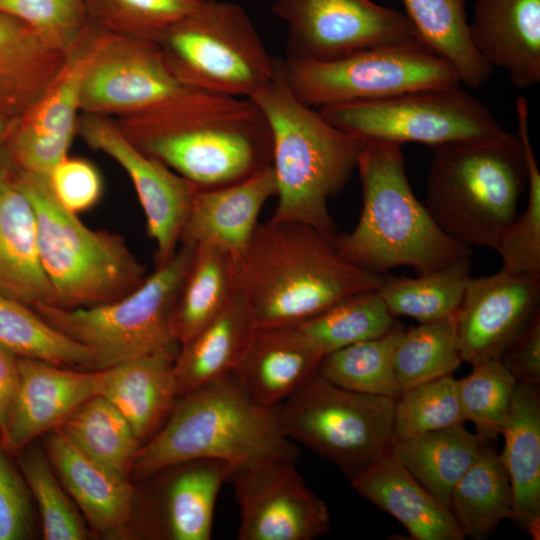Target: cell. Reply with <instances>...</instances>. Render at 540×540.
<instances>
[{"instance_id": "cell-51", "label": "cell", "mask_w": 540, "mask_h": 540, "mask_svg": "<svg viewBox=\"0 0 540 540\" xmlns=\"http://www.w3.org/2000/svg\"><path fill=\"white\" fill-rule=\"evenodd\" d=\"M15 119L0 117V181L11 177L16 169L8 148V139Z\"/></svg>"}, {"instance_id": "cell-22", "label": "cell", "mask_w": 540, "mask_h": 540, "mask_svg": "<svg viewBox=\"0 0 540 540\" xmlns=\"http://www.w3.org/2000/svg\"><path fill=\"white\" fill-rule=\"evenodd\" d=\"M469 36L492 68L519 89L540 81V0H475Z\"/></svg>"}, {"instance_id": "cell-25", "label": "cell", "mask_w": 540, "mask_h": 540, "mask_svg": "<svg viewBox=\"0 0 540 540\" xmlns=\"http://www.w3.org/2000/svg\"><path fill=\"white\" fill-rule=\"evenodd\" d=\"M350 482L362 497L397 519L412 539H465L450 508L427 491L391 451Z\"/></svg>"}, {"instance_id": "cell-33", "label": "cell", "mask_w": 540, "mask_h": 540, "mask_svg": "<svg viewBox=\"0 0 540 540\" xmlns=\"http://www.w3.org/2000/svg\"><path fill=\"white\" fill-rule=\"evenodd\" d=\"M484 443L460 424L394 441L390 451L427 491L449 507L454 486Z\"/></svg>"}, {"instance_id": "cell-18", "label": "cell", "mask_w": 540, "mask_h": 540, "mask_svg": "<svg viewBox=\"0 0 540 540\" xmlns=\"http://www.w3.org/2000/svg\"><path fill=\"white\" fill-rule=\"evenodd\" d=\"M93 33L92 24L87 37L66 56L62 68L43 95L15 119L8 144L19 170L49 176L68 156L76 135L81 83Z\"/></svg>"}, {"instance_id": "cell-49", "label": "cell", "mask_w": 540, "mask_h": 540, "mask_svg": "<svg viewBox=\"0 0 540 540\" xmlns=\"http://www.w3.org/2000/svg\"><path fill=\"white\" fill-rule=\"evenodd\" d=\"M517 383H540V312L498 358Z\"/></svg>"}, {"instance_id": "cell-42", "label": "cell", "mask_w": 540, "mask_h": 540, "mask_svg": "<svg viewBox=\"0 0 540 540\" xmlns=\"http://www.w3.org/2000/svg\"><path fill=\"white\" fill-rule=\"evenodd\" d=\"M472 368L457 380L458 399L465 421L473 422L476 434L488 443L502 435L517 381L499 359Z\"/></svg>"}, {"instance_id": "cell-14", "label": "cell", "mask_w": 540, "mask_h": 540, "mask_svg": "<svg viewBox=\"0 0 540 540\" xmlns=\"http://www.w3.org/2000/svg\"><path fill=\"white\" fill-rule=\"evenodd\" d=\"M271 11L288 26L286 59L325 61L417 40L403 13L373 0H276Z\"/></svg>"}, {"instance_id": "cell-30", "label": "cell", "mask_w": 540, "mask_h": 540, "mask_svg": "<svg viewBox=\"0 0 540 540\" xmlns=\"http://www.w3.org/2000/svg\"><path fill=\"white\" fill-rule=\"evenodd\" d=\"M239 291L238 257L210 244L195 245L170 315L179 344L215 319Z\"/></svg>"}, {"instance_id": "cell-12", "label": "cell", "mask_w": 540, "mask_h": 540, "mask_svg": "<svg viewBox=\"0 0 540 540\" xmlns=\"http://www.w3.org/2000/svg\"><path fill=\"white\" fill-rule=\"evenodd\" d=\"M318 110L329 123L344 131L399 145L415 142L432 148L505 131L488 107L460 84Z\"/></svg>"}, {"instance_id": "cell-9", "label": "cell", "mask_w": 540, "mask_h": 540, "mask_svg": "<svg viewBox=\"0 0 540 540\" xmlns=\"http://www.w3.org/2000/svg\"><path fill=\"white\" fill-rule=\"evenodd\" d=\"M143 283L123 298L101 305L64 309L39 303L31 308L51 326L90 349L93 371L159 351H178L170 315L195 245L181 243Z\"/></svg>"}, {"instance_id": "cell-8", "label": "cell", "mask_w": 540, "mask_h": 540, "mask_svg": "<svg viewBox=\"0 0 540 540\" xmlns=\"http://www.w3.org/2000/svg\"><path fill=\"white\" fill-rule=\"evenodd\" d=\"M155 42L180 83L208 93L249 98L276 68V58L235 2L205 0Z\"/></svg>"}, {"instance_id": "cell-32", "label": "cell", "mask_w": 540, "mask_h": 540, "mask_svg": "<svg viewBox=\"0 0 540 540\" xmlns=\"http://www.w3.org/2000/svg\"><path fill=\"white\" fill-rule=\"evenodd\" d=\"M470 0H402L417 40L447 61L460 83L479 88L492 66L477 52L469 36L466 7Z\"/></svg>"}, {"instance_id": "cell-29", "label": "cell", "mask_w": 540, "mask_h": 540, "mask_svg": "<svg viewBox=\"0 0 540 540\" xmlns=\"http://www.w3.org/2000/svg\"><path fill=\"white\" fill-rule=\"evenodd\" d=\"M65 59L27 24L0 12V117L23 115L43 95Z\"/></svg>"}, {"instance_id": "cell-24", "label": "cell", "mask_w": 540, "mask_h": 540, "mask_svg": "<svg viewBox=\"0 0 540 540\" xmlns=\"http://www.w3.org/2000/svg\"><path fill=\"white\" fill-rule=\"evenodd\" d=\"M177 353L154 352L96 370L99 395L123 414L141 442L161 428L178 399L174 375Z\"/></svg>"}, {"instance_id": "cell-45", "label": "cell", "mask_w": 540, "mask_h": 540, "mask_svg": "<svg viewBox=\"0 0 540 540\" xmlns=\"http://www.w3.org/2000/svg\"><path fill=\"white\" fill-rule=\"evenodd\" d=\"M0 12L27 24L48 46L65 56L92 28L86 0H0Z\"/></svg>"}, {"instance_id": "cell-10", "label": "cell", "mask_w": 540, "mask_h": 540, "mask_svg": "<svg viewBox=\"0 0 540 540\" xmlns=\"http://www.w3.org/2000/svg\"><path fill=\"white\" fill-rule=\"evenodd\" d=\"M395 400L351 391L318 373L277 405L284 434L351 481L390 451Z\"/></svg>"}, {"instance_id": "cell-19", "label": "cell", "mask_w": 540, "mask_h": 540, "mask_svg": "<svg viewBox=\"0 0 540 540\" xmlns=\"http://www.w3.org/2000/svg\"><path fill=\"white\" fill-rule=\"evenodd\" d=\"M18 384L10 408L4 449L20 452L37 436L58 427L79 405L99 395L97 371L18 357Z\"/></svg>"}, {"instance_id": "cell-5", "label": "cell", "mask_w": 540, "mask_h": 540, "mask_svg": "<svg viewBox=\"0 0 540 540\" xmlns=\"http://www.w3.org/2000/svg\"><path fill=\"white\" fill-rule=\"evenodd\" d=\"M277 406L252 401L230 373L179 397L164 424L141 445L132 472L144 479L166 467L197 460L234 468L272 459L294 460Z\"/></svg>"}, {"instance_id": "cell-6", "label": "cell", "mask_w": 540, "mask_h": 540, "mask_svg": "<svg viewBox=\"0 0 540 540\" xmlns=\"http://www.w3.org/2000/svg\"><path fill=\"white\" fill-rule=\"evenodd\" d=\"M432 152L428 212L455 241L496 250L527 185L517 133L446 143Z\"/></svg>"}, {"instance_id": "cell-48", "label": "cell", "mask_w": 540, "mask_h": 540, "mask_svg": "<svg viewBox=\"0 0 540 540\" xmlns=\"http://www.w3.org/2000/svg\"><path fill=\"white\" fill-rule=\"evenodd\" d=\"M29 492L0 443V540H22L30 536Z\"/></svg>"}, {"instance_id": "cell-13", "label": "cell", "mask_w": 540, "mask_h": 540, "mask_svg": "<svg viewBox=\"0 0 540 540\" xmlns=\"http://www.w3.org/2000/svg\"><path fill=\"white\" fill-rule=\"evenodd\" d=\"M191 89L176 79L155 41L94 25L80 113L121 118L155 109Z\"/></svg>"}, {"instance_id": "cell-20", "label": "cell", "mask_w": 540, "mask_h": 540, "mask_svg": "<svg viewBox=\"0 0 540 540\" xmlns=\"http://www.w3.org/2000/svg\"><path fill=\"white\" fill-rule=\"evenodd\" d=\"M324 356L298 327L253 328L233 374L252 401L275 407L318 373Z\"/></svg>"}, {"instance_id": "cell-26", "label": "cell", "mask_w": 540, "mask_h": 540, "mask_svg": "<svg viewBox=\"0 0 540 540\" xmlns=\"http://www.w3.org/2000/svg\"><path fill=\"white\" fill-rule=\"evenodd\" d=\"M166 468L153 530L172 540H209L218 493L234 467L221 460L197 459Z\"/></svg>"}, {"instance_id": "cell-23", "label": "cell", "mask_w": 540, "mask_h": 540, "mask_svg": "<svg viewBox=\"0 0 540 540\" xmlns=\"http://www.w3.org/2000/svg\"><path fill=\"white\" fill-rule=\"evenodd\" d=\"M276 190L272 166L235 184L198 189L180 244H210L239 257L259 224L260 211Z\"/></svg>"}, {"instance_id": "cell-38", "label": "cell", "mask_w": 540, "mask_h": 540, "mask_svg": "<svg viewBox=\"0 0 540 540\" xmlns=\"http://www.w3.org/2000/svg\"><path fill=\"white\" fill-rule=\"evenodd\" d=\"M404 327L397 322L387 334L337 349L324 356L318 375L339 387L398 399L393 356Z\"/></svg>"}, {"instance_id": "cell-34", "label": "cell", "mask_w": 540, "mask_h": 540, "mask_svg": "<svg viewBox=\"0 0 540 540\" xmlns=\"http://www.w3.org/2000/svg\"><path fill=\"white\" fill-rule=\"evenodd\" d=\"M484 443L454 486L449 508L464 537H489L505 519L513 518V493L501 454Z\"/></svg>"}, {"instance_id": "cell-11", "label": "cell", "mask_w": 540, "mask_h": 540, "mask_svg": "<svg viewBox=\"0 0 540 540\" xmlns=\"http://www.w3.org/2000/svg\"><path fill=\"white\" fill-rule=\"evenodd\" d=\"M293 94L313 108L459 85L455 69L418 40L364 48L325 61L283 59Z\"/></svg>"}, {"instance_id": "cell-28", "label": "cell", "mask_w": 540, "mask_h": 540, "mask_svg": "<svg viewBox=\"0 0 540 540\" xmlns=\"http://www.w3.org/2000/svg\"><path fill=\"white\" fill-rule=\"evenodd\" d=\"M501 454L513 493V518L534 538L540 523V393L517 383L502 432Z\"/></svg>"}, {"instance_id": "cell-4", "label": "cell", "mask_w": 540, "mask_h": 540, "mask_svg": "<svg viewBox=\"0 0 540 540\" xmlns=\"http://www.w3.org/2000/svg\"><path fill=\"white\" fill-rule=\"evenodd\" d=\"M363 206L351 233H336L340 254L381 274L411 266L418 275L472 256V248L448 236L414 195L401 145L362 138L357 166Z\"/></svg>"}, {"instance_id": "cell-2", "label": "cell", "mask_w": 540, "mask_h": 540, "mask_svg": "<svg viewBox=\"0 0 540 540\" xmlns=\"http://www.w3.org/2000/svg\"><path fill=\"white\" fill-rule=\"evenodd\" d=\"M335 234L293 221L257 225L238 257L239 292L253 328L297 327L353 294L380 287L384 275L345 259Z\"/></svg>"}, {"instance_id": "cell-27", "label": "cell", "mask_w": 540, "mask_h": 540, "mask_svg": "<svg viewBox=\"0 0 540 540\" xmlns=\"http://www.w3.org/2000/svg\"><path fill=\"white\" fill-rule=\"evenodd\" d=\"M13 175L0 181V293L29 307L54 305L39 255L34 209Z\"/></svg>"}, {"instance_id": "cell-17", "label": "cell", "mask_w": 540, "mask_h": 540, "mask_svg": "<svg viewBox=\"0 0 540 540\" xmlns=\"http://www.w3.org/2000/svg\"><path fill=\"white\" fill-rule=\"evenodd\" d=\"M540 276L495 274L470 277L456 312L462 360L475 365L498 359L540 312Z\"/></svg>"}, {"instance_id": "cell-37", "label": "cell", "mask_w": 540, "mask_h": 540, "mask_svg": "<svg viewBox=\"0 0 540 540\" xmlns=\"http://www.w3.org/2000/svg\"><path fill=\"white\" fill-rule=\"evenodd\" d=\"M0 346L17 357L93 371L89 348L51 326L28 305L1 293Z\"/></svg>"}, {"instance_id": "cell-21", "label": "cell", "mask_w": 540, "mask_h": 540, "mask_svg": "<svg viewBox=\"0 0 540 540\" xmlns=\"http://www.w3.org/2000/svg\"><path fill=\"white\" fill-rule=\"evenodd\" d=\"M46 450L94 534L106 539L130 537L135 522V489L129 480L90 460L58 427L47 435Z\"/></svg>"}, {"instance_id": "cell-31", "label": "cell", "mask_w": 540, "mask_h": 540, "mask_svg": "<svg viewBox=\"0 0 540 540\" xmlns=\"http://www.w3.org/2000/svg\"><path fill=\"white\" fill-rule=\"evenodd\" d=\"M253 327L240 292L209 324L180 344L174 361L178 398L234 372Z\"/></svg>"}, {"instance_id": "cell-47", "label": "cell", "mask_w": 540, "mask_h": 540, "mask_svg": "<svg viewBox=\"0 0 540 540\" xmlns=\"http://www.w3.org/2000/svg\"><path fill=\"white\" fill-rule=\"evenodd\" d=\"M47 179L58 202L75 214L92 208L102 196L101 175L93 163L83 158L65 157Z\"/></svg>"}, {"instance_id": "cell-35", "label": "cell", "mask_w": 540, "mask_h": 540, "mask_svg": "<svg viewBox=\"0 0 540 540\" xmlns=\"http://www.w3.org/2000/svg\"><path fill=\"white\" fill-rule=\"evenodd\" d=\"M81 453L110 473L128 479L142 442L123 414L96 395L79 405L58 426Z\"/></svg>"}, {"instance_id": "cell-46", "label": "cell", "mask_w": 540, "mask_h": 540, "mask_svg": "<svg viewBox=\"0 0 540 540\" xmlns=\"http://www.w3.org/2000/svg\"><path fill=\"white\" fill-rule=\"evenodd\" d=\"M20 467L38 504L43 538L86 540L92 533L61 488L49 461L36 449H22Z\"/></svg>"}, {"instance_id": "cell-7", "label": "cell", "mask_w": 540, "mask_h": 540, "mask_svg": "<svg viewBox=\"0 0 540 540\" xmlns=\"http://www.w3.org/2000/svg\"><path fill=\"white\" fill-rule=\"evenodd\" d=\"M13 178L34 209L39 255L54 306L110 303L143 283L145 267L122 236L83 224L58 202L47 177L16 170Z\"/></svg>"}, {"instance_id": "cell-40", "label": "cell", "mask_w": 540, "mask_h": 540, "mask_svg": "<svg viewBox=\"0 0 540 540\" xmlns=\"http://www.w3.org/2000/svg\"><path fill=\"white\" fill-rule=\"evenodd\" d=\"M397 321L378 289L353 294L297 326L326 355L387 334Z\"/></svg>"}, {"instance_id": "cell-3", "label": "cell", "mask_w": 540, "mask_h": 540, "mask_svg": "<svg viewBox=\"0 0 540 540\" xmlns=\"http://www.w3.org/2000/svg\"><path fill=\"white\" fill-rule=\"evenodd\" d=\"M248 99L263 113L271 132L277 206L270 220L337 233L328 200L356 169L362 138L302 103L288 85L282 58H276L272 79Z\"/></svg>"}, {"instance_id": "cell-1", "label": "cell", "mask_w": 540, "mask_h": 540, "mask_svg": "<svg viewBox=\"0 0 540 540\" xmlns=\"http://www.w3.org/2000/svg\"><path fill=\"white\" fill-rule=\"evenodd\" d=\"M116 121L136 147L198 189L235 184L272 166L268 123L248 98L191 89Z\"/></svg>"}, {"instance_id": "cell-44", "label": "cell", "mask_w": 540, "mask_h": 540, "mask_svg": "<svg viewBox=\"0 0 540 540\" xmlns=\"http://www.w3.org/2000/svg\"><path fill=\"white\" fill-rule=\"evenodd\" d=\"M452 375L437 378L406 391L395 400L394 441L464 424Z\"/></svg>"}, {"instance_id": "cell-41", "label": "cell", "mask_w": 540, "mask_h": 540, "mask_svg": "<svg viewBox=\"0 0 540 540\" xmlns=\"http://www.w3.org/2000/svg\"><path fill=\"white\" fill-rule=\"evenodd\" d=\"M517 135L521 142L527 172L528 201L523 213L506 230L495 251L502 269L513 274L540 276V171L531 145L528 102L518 96L515 102Z\"/></svg>"}, {"instance_id": "cell-15", "label": "cell", "mask_w": 540, "mask_h": 540, "mask_svg": "<svg viewBox=\"0 0 540 540\" xmlns=\"http://www.w3.org/2000/svg\"><path fill=\"white\" fill-rule=\"evenodd\" d=\"M229 481L240 506L239 540H313L328 533L327 505L305 484L294 460L236 467Z\"/></svg>"}, {"instance_id": "cell-16", "label": "cell", "mask_w": 540, "mask_h": 540, "mask_svg": "<svg viewBox=\"0 0 540 540\" xmlns=\"http://www.w3.org/2000/svg\"><path fill=\"white\" fill-rule=\"evenodd\" d=\"M76 135L116 161L130 177L155 242V267L177 251L198 188L136 147L111 117L81 113Z\"/></svg>"}, {"instance_id": "cell-39", "label": "cell", "mask_w": 540, "mask_h": 540, "mask_svg": "<svg viewBox=\"0 0 540 540\" xmlns=\"http://www.w3.org/2000/svg\"><path fill=\"white\" fill-rule=\"evenodd\" d=\"M456 313L403 330L394 350L393 367L401 392L452 375L462 362Z\"/></svg>"}, {"instance_id": "cell-50", "label": "cell", "mask_w": 540, "mask_h": 540, "mask_svg": "<svg viewBox=\"0 0 540 540\" xmlns=\"http://www.w3.org/2000/svg\"><path fill=\"white\" fill-rule=\"evenodd\" d=\"M18 357L0 346V441L4 438L18 384Z\"/></svg>"}, {"instance_id": "cell-43", "label": "cell", "mask_w": 540, "mask_h": 540, "mask_svg": "<svg viewBox=\"0 0 540 540\" xmlns=\"http://www.w3.org/2000/svg\"><path fill=\"white\" fill-rule=\"evenodd\" d=\"M205 0H86L91 22L124 36L155 41Z\"/></svg>"}, {"instance_id": "cell-36", "label": "cell", "mask_w": 540, "mask_h": 540, "mask_svg": "<svg viewBox=\"0 0 540 540\" xmlns=\"http://www.w3.org/2000/svg\"><path fill=\"white\" fill-rule=\"evenodd\" d=\"M471 266L469 257L415 278L384 276L378 292L394 316H409L419 323L439 321L457 312Z\"/></svg>"}]
</instances>
